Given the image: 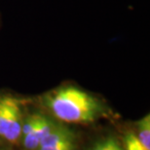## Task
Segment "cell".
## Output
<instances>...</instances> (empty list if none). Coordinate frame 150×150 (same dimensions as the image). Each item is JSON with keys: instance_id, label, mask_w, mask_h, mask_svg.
<instances>
[{"instance_id": "obj_1", "label": "cell", "mask_w": 150, "mask_h": 150, "mask_svg": "<svg viewBox=\"0 0 150 150\" xmlns=\"http://www.w3.org/2000/svg\"><path fill=\"white\" fill-rule=\"evenodd\" d=\"M44 103L53 115L65 123H92L104 112L100 100L75 86H64L44 97Z\"/></svg>"}, {"instance_id": "obj_5", "label": "cell", "mask_w": 150, "mask_h": 150, "mask_svg": "<svg viewBox=\"0 0 150 150\" xmlns=\"http://www.w3.org/2000/svg\"><path fill=\"white\" fill-rule=\"evenodd\" d=\"M137 140L143 147L150 150V117L149 114L144 116L139 123L137 131L134 133Z\"/></svg>"}, {"instance_id": "obj_7", "label": "cell", "mask_w": 150, "mask_h": 150, "mask_svg": "<svg viewBox=\"0 0 150 150\" xmlns=\"http://www.w3.org/2000/svg\"><path fill=\"white\" fill-rule=\"evenodd\" d=\"M125 150H147L140 144L133 132L129 133L125 137Z\"/></svg>"}, {"instance_id": "obj_3", "label": "cell", "mask_w": 150, "mask_h": 150, "mask_svg": "<svg viewBox=\"0 0 150 150\" xmlns=\"http://www.w3.org/2000/svg\"><path fill=\"white\" fill-rule=\"evenodd\" d=\"M37 150H77L74 133L58 124L43 139Z\"/></svg>"}, {"instance_id": "obj_4", "label": "cell", "mask_w": 150, "mask_h": 150, "mask_svg": "<svg viewBox=\"0 0 150 150\" xmlns=\"http://www.w3.org/2000/svg\"><path fill=\"white\" fill-rule=\"evenodd\" d=\"M57 125L58 124L49 117L37 113L33 128L28 134L21 139L25 148L26 150H37L43 139L50 134L51 131L56 128Z\"/></svg>"}, {"instance_id": "obj_6", "label": "cell", "mask_w": 150, "mask_h": 150, "mask_svg": "<svg viewBox=\"0 0 150 150\" xmlns=\"http://www.w3.org/2000/svg\"><path fill=\"white\" fill-rule=\"evenodd\" d=\"M92 150H125L114 137H106L96 143Z\"/></svg>"}, {"instance_id": "obj_2", "label": "cell", "mask_w": 150, "mask_h": 150, "mask_svg": "<svg viewBox=\"0 0 150 150\" xmlns=\"http://www.w3.org/2000/svg\"><path fill=\"white\" fill-rule=\"evenodd\" d=\"M22 100L11 96L0 98V137L11 143L22 137Z\"/></svg>"}]
</instances>
